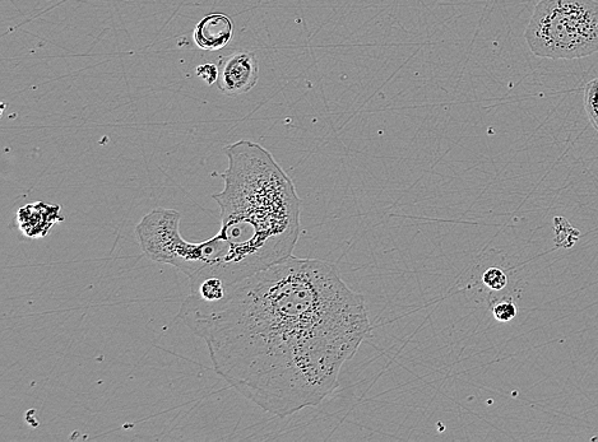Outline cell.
<instances>
[{
  "label": "cell",
  "instance_id": "1",
  "mask_svg": "<svg viewBox=\"0 0 598 442\" xmlns=\"http://www.w3.org/2000/svg\"><path fill=\"white\" fill-rule=\"evenodd\" d=\"M176 318L206 342L217 375L264 412L289 417L340 385L343 365L372 332L363 295L335 265L290 257Z\"/></svg>",
  "mask_w": 598,
  "mask_h": 442
},
{
  "label": "cell",
  "instance_id": "2",
  "mask_svg": "<svg viewBox=\"0 0 598 442\" xmlns=\"http://www.w3.org/2000/svg\"><path fill=\"white\" fill-rule=\"evenodd\" d=\"M225 188L213 195L221 229L203 241L205 265L190 282L215 277L225 287L292 257L301 230V200L289 175L261 144L225 147Z\"/></svg>",
  "mask_w": 598,
  "mask_h": 442
},
{
  "label": "cell",
  "instance_id": "3",
  "mask_svg": "<svg viewBox=\"0 0 598 442\" xmlns=\"http://www.w3.org/2000/svg\"><path fill=\"white\" fill-rule=\"evenodd\" d=\"M528 48L539 58L574 60L598 51L596 0H541L526 32Z\"/></svg>",
  "mask_w": 598,
  "mask_h": 442
},
{
  "label": "cell",
  "instance_id": "4",
  "mask_svg": "<svg viewBox=\"0 0 598 442\" xmlns=\"http://www.w3.org/2000/svg\"><path fill=\"white\" fill-rule=\"evenodd\" d=\"M182 213L171 208H155L136 226L143 254L152 262L173 265L192 278L205 265L202 243H190L180 234Z\"/></svg>",
  "mask_w": 598,
  "mask_h": 442
},
{
  "label": "cell",
  "instance_id": "5",
  "mask_svg": "<svg viewBox=\"0 0 598 442\" xmlns=\"http://www.w3.org/2000/svg\"><path fill=\"white\" fill-rule=\"evenodd\" d=\"M217 87L225 96L238 97L245 95L257 86L259 79V62L256 53L238 51L222 59Z\"/></svg>",
  "mask_w": 598,
  "mask_h": 442
},
{
  "label": "cell",
  "instance_id": "6",
  "mask_svg": "<svg viewBox=\"0 0 598 442\" xmlns=\"http://www.w3.org/2000/svg\"><path fill=\"white\" fill-rule=\"evenodd\" d=\"M63 220L62 208L44 202L27 204L17 212L18 229L32 240L44 237L55 223Z\"/></svg>",
  "mask_w": 598,
  "mask_h": 442
},
{
  "label": "cell",
  "instance_id": "7",
  "mask_svg": "<svg viewBox=\"0 0 598 442\" xmlns=\"http://www.w3.org/2000/svg\"><path fill=\"white\" fill-rule=\"evenodd\" d=\"M234 35V23L225 13H211L198 22L193 32L194 43L199 49L217 51L224 49Z\"/></svg>",
  "mask_w": 598,
  "mask_h": 442
},
{
  "label": "cell",
  "instance_id": "8",
  "mask_svg": "<svg viewBox=\"0 0 598 442\" xmlns=\"http://www.w3.org/2000/svg\"><path fill=\"white\" fill-rule=\"evenodd\" d=\"M583 105L588 120L598 132V78L592 79L584 87Z\"/></svg>",
  "mask_w": 598,
  "mask_h": 442
},
{
  "label": "cell",
  "instance_id": "9",
  "mask_svg": "<svg viewBox=\"0 0 598 442\" xmlns=\"http://www.w3.org/2000/svg\"><path fill=\"white\" fill-rule=\"evenodd\" d=\"M482 283L490 290L502 291L508 285V277L500 268H489L482 274Z\"/></svg>",
  "mask_w": 598,
  "mask_h": 442
},
{
  "label": "cell",
  "instance_id": "10",
  "mask_svg": "<svg viewBox=\"0 0 598 442\" xmlns=\"http://www.w3.org/2000/svg\"><path fill=\"white\" fill-rule=\"evenodd\" d=\"M517 314L518 307L513 301H500L493 307L494 318L498 320L499 323H509V321L516 318Z\"/></svg>",
  "mask_w": 598,
  "mask_h": 442
},
{
  "label": "cell",
  "instance_id": "11",
  "mask_svg": "<svg viewBox=\"0 0 598 442\" xmlns=\"http://www.w3.org/2000/svg\"><path fill=\"white\" fill-rule=\"evenodd\" d=\"M196 74L207 86H212L215 85L217 79H219L220 69L215 64H202L196 69Z\"/></svg>",
  "mask_w": 598,
  "mask_h": 442
}]
</instances>
